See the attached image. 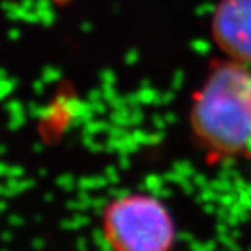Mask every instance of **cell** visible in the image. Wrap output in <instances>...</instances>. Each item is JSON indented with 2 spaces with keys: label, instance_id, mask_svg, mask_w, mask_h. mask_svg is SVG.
I'll return each instance as SVG.
<instances>
[{
  "label": "cell",
  "instance_id": "6da1fadb",
  "mask_svg": "<svg viewBox=\"0 0 251 251\" xmlns=\"http://www.w3.org/2000/svg\"><path fill=\"white\" fill-rule=\"evenodd\" d=\"M194 127L226 153L251 150V73L241 65L213 71L194 107Z\"/></svg>",
  "mask_w": 251,
  "mask_h": 251
},
{
  "label": "cell",
  "instance_id": "7a4b0ae2",
  "mask_svg": "<svg viewBox=\"0 0 251 251\" xmlns=\"http://www.w3.org/2000/svg\"><path fill=\"white\" fill-rule=\"evenodd\" d=\"M104 233L114 251H168L174 238L168 212L146 195L114 201L104 215Z\"/></svg>",
  "mask_w": 251,
  "mask_h": 251
},
{
  "label": "cell",
  "instance_id": "3957f363",
  "mask_svg": "<svg viewBox=\"0 0 251 251\" xmlns=\"http://www.w3.org/2000/svg\"><path fill=\"white\" fill-rule=\"evenodd\" d=\"M213 27L224 50L251 62V0H223L215 12Z\"/></svg>",
  "mask_w": 251,
  "mask_h": 251
},
{
  "label": "cell",
  "instance_id": "277c9868",
  "mask_svg": "<svg viewBox=\"0 0 251 251\" xmlns=\"http://www.w3.org/2000/svg\"><path fill=\"white\" fill-rule=\"evenodd\" d=\"M51 2H55V3H58V5H64V3L70 2V0H51Z\"/></svg>",
  "mask_w": 251,
  "mask_h": 251
}]
</instances>
